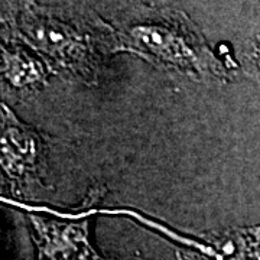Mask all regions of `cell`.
Instances as JSON below:
<instances>
[{
  "label": "cell",
  "mask_w": 260,
  "mask_h": 260,
  "mask_svg": "<svg viewBox=\"0 0 260 260\" xmlns=\"http://www.w3.org/2000/svg\"><path fill=\"white\" fill-rule=\"evenodd\" d=\"M116 51H129L159 67L189 75L224 77L227 68L182 12L143 9L114 30Z\"/></svg>",
  "instance_id": "6da1fadb"
},
{
  "label": "cell",
  "mask_w": 260,
  "mask_h": 260,
  "mask_svg": "<svg viewBox=\"0 0 260 260\" xmlns=\"http://www.w3.org/2000/svg\"><path fill=\"white\" fill-rule=\"evenodd\" d=\"M16 37L81 77L94 75L99 38L59 12L25 3L13 19Z\"/></svg>",
  "instance_id": "7a4b0ae2"
},
{
  "label": "cell",
  "mask_w": 260,
  "mask_h": 260,
  "mask_svg": "<svg viewBox=\"0 0 260 260\" xmlns=\"http://www.w3.org/2000/svg\"><path fill=\"white\" fill-rule=\"evenodd\" d=\"M2 164L6 175L16 186L38 181L45 160V145L35 130L15 117L3 106L2 119Z\"/></svg>",
  "instance_id": "3957f363"
},
{
  "label": "cell",
  "mask_w": 260,
  "mask_h": 260,
  "mask_svg": "<svg viewBox=\"0 0 260 260\" xmlns=\"http://www.w3.org/2000/svg\"><path fill=\"white\" fill-rule=\"evenodd\" d=\"M179 260H260V227L214 234L203 251H181Z\"/></svg>",
  "instance_id": "277c9868"
},
{
  "label": "cell",
  "mask_w": 260,
  "mask_h": 260,
  "mask_svg": "<svg viewBox=\"0 0 260 260\" xmlns=\"http://www.w3.org/2000/svg\"><path fill=\"white\" fill-rule=\"evenodd\" d=\"M2 71L8 83L15 88H37L47 81L48 68L45 62L26 48L2 49Z\"/></svg>",
  "instance_id": "5b68a950"
},
{
  "label": "cell",
  "mask_w": 260,
  "mask_h": 260,
  "mask_svg": "<svg viewBox=\"0 0 260 260\" xmlns=\"http://www.w3.org/2000/svg\"><path fill=\"white\" fill-rule=\"evenodd\" d=\"M251 64L256 67V70L260 73V35L254 38L250 44V51H249Z\"/></svg>",
  "instance_id": "8992f818"
}]
</instances>
